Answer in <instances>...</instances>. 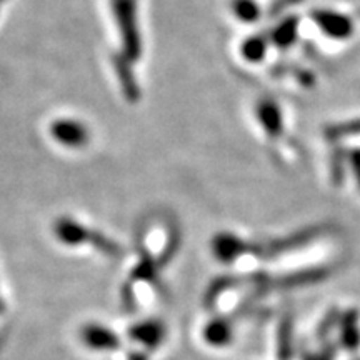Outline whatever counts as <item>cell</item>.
<instances>
[{"mask_svg":"<svg viewBox=\"0 0 360 360\" xmlns=\"http://www.w3.org/2000/svg\"><path fill=\"white\" fill-rule=\"evenodd\" d=\"M255 117H257L259 125L269 139L276 141V139L282 137L283 127H285L283 112L274 98H262L255 107Z\"/></svg>","mask_w":360,"mask_h":360,"instance_id":"10","label":"cell"},{"mask_svg":"<svg viewBox=\"0 0 360 360\" xmlns=\"http://www.w3.org/2000/svg\"><path fill=\"white\" fill-rule=\"evenodd\" d=\"M49 135L58 146L70 148V150H80L90 142V130L87 125L72 117L52 120L49 125Z\"/></svg>","mask_w":360,"mask_h":360,"instance_id":"4","label":"cell"},{"mask_svg":"<svg viewBox=\"0 0 360 360\" xmlns=\"http://www.w3.org/2000/svg\"><path fill=\"white\" fill-rule=\"evenodd\" d=\"M112 20L119 35V52L114 57L135 65L142 58L143 42L137 0H110Z\"/></svg>","mask_w":360,"mask_h":360,"instance_id":"1","label":"cell"},{"mask_svg":"<svg viewBox=\"0 0 360 360\" xmlns=\"http://www.w3.org/2000/svg\"><path fill=\"white\" fill-rule=\"evenodd\" d=\"M231 7L233 17L242 24H257L262 17V8L257 0H232Z\"/></svg>","mask_w":360,"mask_h":360,"instance_id":"16","label":"cell"},{"mask_svg":"<svg viewBox=\"0 0 360 360\" xmlns=\"http://www.w3.org/2000/svg\"><path fill=\"white\" fill-rule=\"evenodd\" d=\"M254 250L255 245L232 232H220L212 238V255L219 262L232 264Z\"/></svg>","mask_w":360,"mask_h":360,"instance_id":"7","label":"cell"},{"mask_svg":"<svg viewBox=\"0 0 360 360\" xmlns=\"http://www.w3.org/2000/svg\"><path fill=\"white\" fill-rule=\"evenodd\" d=\"M334 357H335V349L326 347L317 354L304 355V360H334Z\"/></svg>","mask_w":360,"mask_h":360,"instance_id":"18","label":"cell"},{"mask_svg":"<svg viewBox=\"0 0 360 360\" xmlns=\"http://www.w3.org/2000/svg\"><path fill=\"white\" fill-rule=\"evenodd\" d=\"M339 321H340V314L337 312V310L332 309L330 312L323 317V321H321V326H319V328H317V335L326 337L330 334L332 328L335 327V323H339Z\"/></svg>","mask_w":360,"mask_h":360,"instance_id":"17","label":"cell"},{"mask_svg":"<svg viewBox=\"0 0 360 360\" xmlns=\"http://www.w3.org/2000/svg\"><path fill=\"white\" fill-rule=\"evenodd\" d=\"M80 340L90 350L96 352H115L120 349V337L110 327L90 322L80 328Z\"/></svg>","mask_w":360,"mask_h":360,"instance_id":"8","label":"cell"},{"mask_svg":"<svg viewBox=\"0 0 360 360\" xmlns=\"http://www.w3.org/2000/svg\"><path fill=\"white\" fill-rule=\"evenodd\" d=\"M310 20L323 37L335 40V42H345L355 34V22L352 17L335 8H314L310 12Z\"/></svg>","mask_w":360,"mask_h":360,"instance_id":"3","label":"cell"},{"mask_svg":"<svg viewBox=\"0 0 360 360\" xmlns=\"http://www.w3.org/2000/svg\"><path fill=\"white\" fill-rule=\"evenodd\" d=\"M330 276V270L326 267H314L305 270H297V272L285 274V276L269 277L267 287L270 289H299V287L314 285V283L323 282Z\"/></svg>","mask_w":360,"mask_h":360,"instance_id":"9","label":"cell"},{"mask_svg":"<svg viewBox=\"0 0 360 360\" xmlns=\"http://www.w3.org/2000/svg\"><path fill=\"white\" fill-rule=\"evenodd\" d=\"M297 37H299V20L295 17H287L272 30L269 40L276 47L289 49L295 44Z\"/></svg>","mask_w":360,"mask_h":360,"instance_id":"14","label":"cell"},{"mask_svg":"<svg viewBox=\"0 0 360 360\" xmlns=\"http://www.w3.org/2000/svg\"><path fill=\"white\" fill-rule=\"evenodd\" d=\"M0 312H4V302H2V299H0Z\"/></svg>","mask_w":360,"mask_h":360,"instance_id":"20","label":"cell"},{"mask_svg":"<svg viewBox=\"0 0 360 360\" xmlns=\"http://www.w3.org/2000/svg\"><path fill=\"white\" fill-rule=\"evenodd\" d=\"M340 328V344L342 347L349 352H355L360 347V321L359 312L350 309L340 315L339 321Z\"/></svg>","mask_w":360,"mask_h":360,"instance_id":"12","label":"cell"},{"mask_svg":"<svg viewBox=\"0 0 360 360\" xmlns=\"http://www.w3.org/2000/svg\"><path fill=\"white\" fill-rule=\"evenodd\" d=\"M53 233L57 240L67 247H77L84 244H90L101 250L107 257H119L120 247L110 240L109 237L97 231H89L84 224L77 222L75 219L60 217L53 224Z\"/></svg>","mask_w":360,"mask_h":360,"instance_id":"2","label":"cell"},{"mask_svg":"<svg viewBox=\"0 0 360 360\" xmlns=\"http://www.w3.org/2000/svg\"><path fill=\"white\" fill-rule=\"evenodd\" d=\"M129 360H148V352L146 350H134L129 354Z\"/></svg>","mask_w":360,"mask_h":360,"instance_id":"19","label":"cell"},{"mask_svg":"<svg viewBox=\"0 0 360 360\" xmlns=\"http://www.w3.org/2000/svg\"><path fill=\"white\" fill-rule=\"evenodd\" d=\"M357 360H360V359H357Z\"/></svg>","mask_w":360,"mask_h":360,"instance_id":"21","label":"cell"},{"mask_svg":"<svg viewBox=\"0 0 360 360\" xmlns=\"http://www.w3.org/2000/svg\"><path fill=\"white\" fill-rule=\"evenodd\" d=\"M323 233L322 227H309L304 229V231H299L295 233H290V236L277 238V240L270 242L267 245L262 247H255V252L257 255L264 259H274L278 257V255L289 254L292 250L300 249V247L309 245L310 242H314L315 238L321 237Z\"/></svg>","mask_w":360,"mask_h":360,"instance_id":"5","label":"cell"},{"mask_svg":"<svg viewBox=\"0 0 360 360\" xmlns=\"http://www.w3.org/2000/svg\"><path fill=\"white\" fill-rule=\"evenodd\" d=\"M270 40L264 35H252L240 47V56L250 64H260L267 57Z\"/></svg>","mask_w":360,"mask_h":360,"instance_id":"15","label":"cell"},{"mask_svg":"<svg viewBox=\"0 0 360 360\" xmlns=\"http://www.w3.org/2000/svg\"><path fill=\"white\" fill-rule=\"evenodd\" d=\"M295 352L294 322L290 317H283L277 328V357L278 360H292Z\"/></svg>","mask_w":360,"mask_h":360,"instance_id":"13","label":"cell"},{"mask_svg":"<svg viewBox=\"0 0 360 360\" xmlns=\"http://www.w3.org/2000/svg\"><path fill=\"white\" fill-rule=\"evenodd\" d=\"M129 339L142 345L146 352H154L167 339V326L160 319H147L129 327Z\"/></svg>","mask_w":360,"mask_h":360,"instance_id":"6","label":"cell"},{"mask_svg":"<svg viewBox=\"0 0 360 360\" xmlns=\"http://www.w3.org/2000/svg\"><path fill=\"white\" fill-rule=\"evenodd\" d=\"M202 337L209 345L215 349H222L233 339V326L227 317H214L205 323Z\"/></svg>","mask_w":360,"mask_h":360,"instance_id":"11","label":"cell"}]
</instances>
